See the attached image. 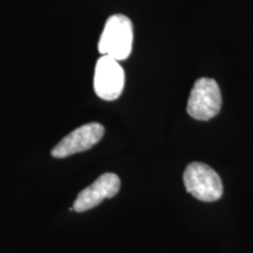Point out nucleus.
<instances>
[{"label": "nucleus", "mask_w": 253, "mask_h": 253, "mask_svg": "<svg viewBox=\"0 0 253 253\" xmlns=\"http://www.w3.org/2000/svg\"><path fill=\"white\" fill-rule=\"evenodd\" d=\"M221 108L220 88L213 79L201 78L190 93L186 112L192 119L209 121L218 115Z\"/></svg>", "instance_id": "nucleus-3"}, {"label": "nucleus", "mask_w": 253, "mask_h": 253, "mask_svg": "<svg viewBox=\"0 0 253 253\" xmlns=\"http://www.w3.org/2000/svg\"><path fill=\"white\" fill-rule=\"evenodd\" d=\"M103 135L104 126L97 122H90L79 126L53 148L52 156L55 158H65L89 150L102 140Z\"/></svg>", "instance_id": "nucleus-5"}, {"label": "nucleus", "mask_w": 253, "mask_h": 253, "mask_svg": "<svg viewBox=\"0 0 253 253\" xmlns=\"http://www.w3.org/2000/svg\"><path fill=\"white\" fill-rule=\"evenodd\" d=\"M125 71L118 60L102 55L97 60L94 73V90L100 99H119L125 88Z\"/></svg>", "instance_id": "nucleus-4"}, {"label": "nucleus", "mask_w": 253, "mask_h": 253, "mask_svg": "<svg viewBox=\"0 0 253 253\" xmlns=\"http://www.w3.org/2000/svg\"><path fill=\"white\" fill-rule=\"evenodd\" d=\"M183 182L186 191L199 201L214 202L223 195L219 175L205 163H190L183 173Z\"/></svg>", "instance_id": "nucleus-2"}, {"label": "nucleus", "mask_w": 253, "mask_h": 253, "mask_svg": "<svg viewBox=\"0 0 253 253\" xmlns=\"http://www.w3.org/2000/svg\"><path fill=\"white\" fill-rule=\"evenodd\" d=\"M132 24L123 14H114L108 18L101 33L99 52L101 55L122 61L130 55L132 49Z\"/></svg>", "instance_id": "nucleus-1"}, {"label": "nucleus", "mask_w": 253, "mask_h": 253, "mask_svg": "<svg viewBox=\"0 0 253 253\" xmlns=\"http://www.w3.org/2000/svg\"><path fill=\"white\" fill-rule=\"evenodd\" d=\"M121 188V181L119 176L113 172H107L101 175L93 184L87 186L79 194L77 201L73 204L74 211L84 212L97 207L103 199L113 198L118 195Z\"/></svg>", "instance_id": "nucleus-6"}]
</instances>
